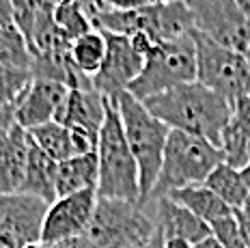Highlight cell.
<instances>
[{
	"label": "cell",
	"instance_id": "cell-1",
	"mask_svg": "<svg viewBox=\"0 0 250 248\" xmlns=\"http://www.w3.org/2000/svg\"><path fill=\"white\" fill-rule=\"evenodd\" d=\"M153 117H158L170 130L209 141L220 149L222 132L233 117V104L222 95L209 91L201 82H188L162 95L143 102Z\"/></svg>",
	"mask_w": 250,
	"mask_h": 248
},
{
	"label": "cell",
	"instance_id": "cell-2",
	"mask_svg": "<svg viewBox=\"0 0 250 248\" xmlns=\"http://www.w3.org/2000/svg\"><path fill=\"white\" fill-rule=\"evenodd\" d=\"M117 110L121 115L125 141H127L129 149H132V156L138 164V186H140L138 205L145 207L151 199L155 182H158L160 168H162L164 149L170 127L160 121L158 117L151 115L143 102H138L129 93H125L119 100Z\"/></svg>",
	"mask_w": 250,
	"mask_h": 248
},
{
	"label": "cell",
	"instance_id": "cell-3",
	"mask_svg": "<svg viewBox=\"0 0 250 248\" xmlns=\"http://www.w3.org/2000/svg\"><path fill=\"white\" fill-rule=\"evenodd\" d=\"M97 164H100V179H97V199H117L127 203H138V164L132 156L127 141H125L121 115L117 106L106 102V117H104L100 143H97Z\"/></svg>",
	"mask_w": 250,
	"mask_h": 248
},
{
	"label": "cell",
	"instance_id": "cell-4",
	"mask_svg": "<svg viewBox=\"0 0 250 248\" xmlns=\"http://www.w3.org/2000/svg\"><path fill=\"white\" fill-rule=\"evenodd\" d=\"M222 162H225V156L216 145H211L205 138L192 136V134L170 130L164 149L162 168H160L149 203L164 199L175 190L205 184L209 173Z\"/></svg>",
	"mask_w": 250,
	"mask_h": 248
},
{
	"label": "cell",
	"instance_id": "cell-5",
	"mask_svg": "<svg viewBox=\"0 0 250 248\" xmlns=\"http://www.w3.org/2000/svg\"><path fill=\"white\" fill-rule=\"evenodd\" d=\"M91 24L102 33H114L123 37L145 33L155 41L188 37L194 30V20L184 0H168V2L134 9V11H117L108 7L97 13Z\"/></svg>",
	"mask_w": 250,
	"mask_h": 248
},
{
	"label": "cell",
	"instance_id": "cell-6",
	"mask_svg": "<svg viewBox=\"0 0 250 248\" xmlns=\"http://www.w3.org/2000/svg\"><path fill=\"white\" fill-rule=\"evenodd\" d=\"M196 80V50L192 35L170 41H158L145 59L143 71L129 86L138 102L162 95L175 86Z\"/></svg>",
	"mask_w": 250,
	"mask_h": 248
},
{
	"label": "cell",
	"instance_id": "cell-7",
	"mask_svg": "<svg viewBox=\"0 0 250 248\" xmlns=\"http://www.w3.org/2000/svg\"><path fill=\"white\" fill-rule=\"evenodd\" d=\"M192 41L196 50V82L222 95L233 106L250 95L246 54L216 43L199 30H192Z\"/></svg>",
	"mask_w": 250,
	"mask_h": 248
},
{
	"label": "cell",
	"instance_id": "cell-8",
	"mask_svg": "<svg viewBox=\"0 0 250 248\" xmlns=\"http://www.w3.org/2000/svg\"><path fill=\"white\" fill-rule=\"evenodd\" d=\"M155 231V220L138 203L117 199H97L86 237L97 248H145Z\"/></svg>",
	"mask_w": 250,
	"mask_h": 248
},
{
	"label": "cell",
	"instance_id": "cell-9",
	"mask_svg": "<svg viewBox=\"0 0 250 248\" xmlns=\"http://www.w3.org/2000/svg\"><path fill=\"white\" fill-rule=\"evenodd\" d=\"M194 20V30L216 43L244 52L250 48V24L235 0H184Z\"/></svg>",
	"mask_w": 250,
	"mask_h": 248
},
{
	"label": "cell",
	"instance_id": "cell-10",
	"mask_svg": "<svg viewBox=\"0 0 250 248\" xmlns=\"http://www.w3.org/2000/svg\"><path fill=\"white\" fill-rule=\"evenodd\" d=\"M48 203L30 194L0 196V246L24 248L41 242V227Z\"/></svg>",
	"mask_w": 250,
	"mask_h": 248
},
{
	"label": "cell",
	"instance_id": "cell-11",
	"mask_svg": "<svg viewBox=\"0 0 250 248\" xmlns=\"http://www.w3.org/2000/svg\"><path fill=\"white\" fill-rule=\"evenodd\" d=\"M104 37L108 43V52L100 74L93 78V84L102 93L104 100L117 106L119 100L129 91L132 82L140 76L145 59L132 48L129 39L123 35L104 33Z\"/></svg>",
	"mask_w": 250,
	"mask_h": 248
},
{
	"label": "cell",
	"instance_id": "cell-12",
	"mask_svg": "<svg viewBox=\"0 0 250 248\" xmlns=\"http://www.w3.org/2000/svg\"><path fill=\"white\" fill-rule=\"evenodd\" d=\"M95 205L97 190H82V192L56 199L48 207V214L43 218L41 244H56V242L84 235L91 225Z\"/></svg>",
	"mask_w": 250,
	"mask_h": 248
},
{
	"label": "cell",
	"instance_id": "cell-13",
	"mask_svg": "<svg viewBox=\"0 0 250 248\" xmlns=\"http://www.w3.org/2000/svg\"><path fill=\"white\" fill-rule=\"evenodd\" d=\"M67 95H69V86L61 82L33 78L22 100L18 102L15 121L24 130H33V127L56 121L67 102Z\"/></svg>",
	"mask_w": 250,
	"mask_h": 248
},
{
	"label": "cell",
	"instance_id": "cell-14",
	"mask_svg": "<svg viewBox=\"0 0 250 248\" xmlns=\"http://www.w3.org/2000/svg\"><path fill=\"white\" fill-rule=\"evenodd\" d=\"M104 117H106V100L95 89L93 78H86L80 86L69 89L67 102L56 121L67 125L69 130L84 132L100 143V130Z\"/></svg>",
	"mask_w": 250,
	"mask_h": 248
},
{
	"label": "cell",
	"instance_id": "cell-15",
	"mask_svg": "<svg viewBox=\"0 0 250 248\" xmlns=\"http://www.w3.org/2000/svg\"><path fill=\"white\" fill-rule=\"evenodd\" d=\"M30 138L24 127H11L0 138V196L18 194L24 184Z\"/></svg>",
	"mask_w": 250,
	"mask_h": 248
},
{
	"label": "cell",
	"instance_id": "cell-16",
	"mask_svg": "<svg viewBox=\"0 0 250 248\" xmlns=\"http://www.w3.org/2000/svg\"><path fill=\"white\" fill-rule=\"evenodd\" d=\"M155 225L164 231L166 237H184L192 244H199L201 240L211 235V227L205 220L168 196L155 201Z\"/></svg>",
	"mask_w": 250,
	"mask_h": 248
},
{
	"label": "cell",
	"instance_id": "cell-17",
	"mask_svg": "<svg viewBox=\"0 0 250 248\" xmlns=\"http://www.w3.org/2000/svg\"><path fill=\"white\" fill-rule=\"evenodd\" d=\"M56 164L59 162H54L50 156H45L37 145L30 141L28 162H26L24 184L20 188V194L37 196L48 205L54 203L59 199L56 196Z\"/></svg>",
	"mask_w": 250,
	"mask_h": 248
},
{
	"label": "cell",
	"instance_id": "cell-18",
	"mask_svg": "<svg viewBox=\"0 0 250 248\" xmlns=\"http://www.w3.org/2000/svg\"><path fill=\"white\" fill-rule=\"evenodd\" d=\"M100 164L97 153H84L56 164V196H69L82 190H97Z\"/></svg>",
	"mask_w": 250,
	"mask_h": 248
},
{
	"label": "cell",
	"instance_id": "cell-19",
	"mask_svg": "<svg viewBox=\"0 0 250 248\" xmlns=\"http://www.w3.org/2000/svg\"><path fill=\"white\" fill-rule=\"evenodd\" d=\"M168 199H173L175 203L184 205L186 209H190L192 214L199 216L201 220H205L207 225H211V222H216V220H222V218H227V216L233 214V209L229 207L225 201L218 199L205 184L175 190V192L168 194Z\"/></svg>",
	"mask_w": 250,
	"mask_h": 248
},
{
	"label": "cell",
	"instance_id": "cell-20",
	"mask_svg": "<svg viewBox=\"0 0 250 248\" xmlns=\"http://www.w3.org/2000/svg\"><path fill=\"white\" fill-rule=\"evenodd\" d=\"M33 141L45 156H50L54 162H62V160H69L78 156L74 134L67 125H62L59 121H50L45 125L33 127V130H26Z\"/></svg>",
	"mask_w": 250,
	"mask_h": 248
},
{
	"label": "cell",
	"instance_id": "cell-21",
	"mask_svg": "<svg viewBox=\"0 0 250 248\" xmlns=\"http://www.w3.org/2000/svg\"><path fill=\"white\" fill-rule=\"evenodd\" d=\"M106 52H108L106 37H104V33L95 28L91 33L78 37L76 41H71L69 45L71 63L86 78H95L100 74L104 61H106Z\"/></svg>",
	"mask_w": 250,
	"mask_h": 248
},
{
	"label": "cell",
	"instance_id": "cell-22",
	"mask_svg": "<svg viewBox=\"0 0 250 248\" xmlns=\"http://www.w3.org/2000/svg\"><path fill=\"white\" fill-rule=\"evenodd\" d=\"M205 186L211 190L220 201H225L231 209H242L244 201L248 196V186L242 179V170L229 166L227 162L218 164L205 179Z\"/></svg>",
	"mask_w": 250,
	"mask_h": 248
},
{
	"label": "cell",
	"instance_id": "cell-23",
	"mask_svg": "<svg viewBox=\"0 0 250 248\" xmlns=\"http://www.w3.org/2000/svg\"><path fill=\"white\" fill-rule=\"evenodd\" d=\"M0 65L33 74V48L15 24H0Z\"/></svg>",
	"mask_w": 250,
	"mask_h": 248
},
{
	"label": "cell",
	"instance_id": "cell-24",
	"mask_svg": "<svg viewBox=\"0 0 250 248\" xmlns=\"http://www.w3.org/2000/svg\"><path fill=\"white\" fill-rule=\"evenodd\" d=\"M220 151L229 166L237 170H242L250 162V138L233 117L229 121V125L225 127V132H222Z\"/></svg>",
	"mask_w": 250,
	"mask_h": 248
},
{
	"label": "cell",
	"instance_id": "cell-25",
	"mask_svg": "<svg viewBox=\"0 0 250 248\" xmlns=\"http://www.w3.org/2000/svg\"><path fill=\"white\" fill-rule=\"evenodd\" d=\"M54 22H56V26H59V30L69 41H76L78 37H82V35L93 30L91 20L84 15V11L80 9L78 2L54 4Z\"/></svg>",
	"mask_w": 250,
	"mask_h": 248
},
{
	"label": "cell",
	"instance_id": "cell-26",
	"mask_svg": "<svg viewBox=\"0 0 250 248\" xmlns=\"http://www.w3.org/2000/svg\"><path fill=\"white\" fill-rule=\"evenodd\" d=\"M30 82H33L30 71H20L0 65V110L9 106H18Z\"/></svg>",
	"mask_w": 250,
	"mask_h": 248
},
{
	"label": "cell",
	"instance_id": "cell-27",
	"mask_svg": "<svg viewBox=\"0 0 250 248\" xmlns=\"http://www.w3.org/2000/svg\"><path fill=\"white\" fill-rule=\"evenodd\" d=\"M211 235L216 237L225 248H246L242 240V231H239V222L235 218V214L227 216L222 220L211 222Z\"/></svg>",
	"mask_w": 250,
	"mask_h": 248
},
{
	"label": "cell",
	"instance_id": "cell-28",
	"mask_svg": "<svg viewBox=\"0 0 250 248\" xmlns=\"http://www.w3.org/2000/svg\"><path fill=\"white\" fill-rule=\"evenodd\" d=\"M110 9L117 11H134V9H145V7H153L160 2H168V0H104Z\"/></svg>",
	"mask_w": 250,
	"mask_h": 248
},
{
	"label": "cell",
	"instance_id": "cell-29",
	"mask_svg": "<svg viewBox=\"0 0 250 248\" xmlns=\"http://www.w3.org/2000/svg\"><path fill=\"white\" fill-rule=\"evenodd\" d=\"M233 119L244 127V132H246L250 138V95L239 100L237 104L233 106Z\"/></svg>",
	"mask_w": 250,
	"mask_h": 248
},
{
	"label": "cell",
	"instance_id": "cell-30",
	"mask_svg": "<svg viewBox=\"0 0 250 248\" xmlns=\"http://www.w3.org/2000/svg\"><path fill=\"white\" fill-rule=\"evenodd\" d=\"M233 214H235V218H237V222H239V231H242L244 246L250 248V220H248L239 209H233Z\"/></svg>",
	"mask_w": 250,
	"mask_h": 248
},
{
	"label": "cell",
	"instance_id": "cell-31",
	"mask_svg": "<svg viewBox=\"0 0 250 248\" xmlns=\"http://www.w3.org/2000/svg\"><path fill=\"white\" fill-rule=\"evenodd\" d=\"M0 24H13V0H0Z\"/></svg>",
	"mask_w": 250,
	"mask_h": 248
},
{
	"label": "cell",
	"instance_id": "cell-32",
	"mask_svg": "<svg viewBox=\"0 0 250 248\" xmlns=\"http://www.w3.org/2000/svg\"><path fill=\"white\" fill-rule=\"evenodd\" d=\"M65 248H97V246L86 235H78L71 237V240H65Z\"/></svg>",
	"mask_w": 250,
	"mask_h": 248
},
{
	"label": "cell",
	"instance_id": "cell-33",
	"mask_svg": "<svg viewBox=\"0 0 250 248\" xmlns=\"http://www.w3.org/2000/svg\"><path fill=\"white\" fill-rule=\"evenodd\" d=\"M164 248H194V244L184 240V237H166L164 235Z\"/></svg>",
	"mask_w": 250,
	"mask_h": 248
},
{
	"label": "cell",
	"instance_id": "cell-34",
	"mask_svg": "<svg viewBox=\"0 0 250 248\" xmlns=\"http://www.w3.org/2000/svg\"><path fill=\"white\" fill-rule=\"evenodd\" d=\"M145 248H164V231L160 229L158 225H155L153 235H151V240L147 242V246H145Z\"/></svg>",
	"mask_w": 250,
	"mask_h": 248
},
{
	"label": "cell",
	"instance_id": "cell-35",
	"mask_svg": "<svg viewBox=\"0 0 250 248\" xmlns=\"http://www.w3.org/2000/svg\"><path fill=\"white\" fill-rule=\"evenodd\" d=\"M194 248H225V246H222L213 235H209V237H205V240H201L199 244H194Z\"/></svg>",
	"mask_w": 250,
	"mask_h": 248
},
{
	"label": "cell",
	"instance_id": "cell-36",
	"mask_svg": "<svg viewBox=\"0 0 250 248\" xmlns=\"http://www.w3.org/2000/svg\"><path fill=\"white\" fill-rule=\"evenodd\" d=\"M237 2V7L242 9V13H244V18H246V22L250 24V0H235Z\"/></svg>",
	"mask_w": 250,
	"mask_h": 248
},
{
	"label": "cell",
	"instance_id": "cell-37",
	"mask_svg": "<svg viewBox=\"0 0 250 248\" xmlns=\"http://www.w3.org/2000/svg\"><path fill=\"white\" fill-rule=\"evenodd\" d=\"M242 179H244V184H246V186H248V190H250V162L242 168Z\"/></svg>",
	"mask_w": 250,
	"mask_h": 248
},
{
	"label": "cell",
	"instance_id": "cell-38",
	"mask_svg": "<svg viewBox=\"0 0 250 248\" xmlns=\"http://www.w3.org/2000/svg\"><path fill=\"white\" fill-rule=\"evenodd\" d=\"M239 211H242V214H244V216H246V218L250 220V192H248L246 201H244V205H242V209H239Z\"/></svg>",
	"mask_w": 250,
	"mask_h": 248
},
{
	"label": "cell",
	"instance_id": "cell-39",
	"mask_svg": "<svg viewBox=\"0 0 250 248\" xmlns=\"http://www.w3.org/2000/svg\"><path fill=\"white\" fill-rule=\"evenodd\" d=\"M54 4H69V2H78V0H52Z\"/></svg>",
	"mask_w": 250,
	"mask_h": 248
},
{
	"label": "cell",
	"instance_id": "cell-40",
	"mask_svg": "<svg viewBox=\"0 0 250 248\" xmlns=\"http://www.w3.org/2000/svg\"><path fill=\"white\" fill-rule=\"evenodd\" d=\"M24 248H45L41 242H37V244H28V246H24Z\"/></svg>",
	"mask_w": 250,
	"mask_h": 248
},
{
	"label": "cell",
	"instance_id": "cell-41",
	"mask_svg": "<svg viewBox=\"0 0 250 248\" xmlns=\"http://www.w3.org/2000/svg\"><path fill=\"white\" fill-rule=\"evenodd\" d=\"M246 61H248V67H250V48L246 50Z\"/></svg>",
	"mask_w": 250,
	"mask_h": 248
},
{
	"label": "cell",
	"instance_id": "cell-42",
	"mask_svg": "<svg viewBox=\"0 0 250 248\" xmlns=\"http://www.w3.org/2000/svg\"><path fill=\"white\" fill-rule=\"evenodd\" d=\"M127 248H138V246H127Z\"/></svg>",
	"mask_w": 250,
	"mask_h": 248
}]
</instances>
